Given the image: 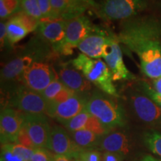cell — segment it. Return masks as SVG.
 I'll use <instances>...</instances> for the list:
<instances>
[{
    "label": "cell",
    "mask_w": 161,
    "mask_h": 161,
    "mask_svg": "<svg viewBox=\"0 0 161 161\" xmlns=\"http://www.w3.org/2000/svg\"><path fill=\"white\" fill-rule=\"evenodd\" d=\"M116 39L136 54L146 77H161V19L154 16L132 17L121 21Z\"/></svg>",
    "instance_id": "obj_1"
},
{
    "label": "cell",
    "mask_w": 161,
    "mask_h": 161,
    "mask_svg": "<svg viewBox=\"0 0 161 161\" xmlns=\"http://www.w3.org/2000/svg\"><path fill=\"white\" fill-rule=\"evenodd\" d=\"M118 99L96 88L90 96L86 109L107 129L122 128L127 124L126 114Z\"/></svg>",
    "instance_id": "obj_2"
},
{
    "label": "cell",
    "mask_w": 161,
    "mask_h": 161,
    "mask_svg": "<svg viewBox=\"0 0 161 161\" xmlns=\"http://www.w3.org/2000/svg\"><path fill=\"white\" fill-rule=\"evenodd\" d=\"M72 64L98 90L110 96L120 98L114 84L111 72L103 60L92 59L80 53L72 60Z\"/></svg>",
    "instance_id": "obj_3"
},
{
    "label": "cell",
    "mask_w": 161,
    "mask_h": 161,
    "mask_svg": "<svg viewBox=\"0 0 161 161\" xmlns=\"http://www.w3.org/2000/svg\"><path fill=\"white\" fill-rule=\"evenodd\" d=\"M149 3L150 0H100L94 11L104 20L123 21L138 16Z\"/></svg>",
    "instance_id": "obj_4"
},
{
    "label": "cell",
    "mask_w": 161,
    "mask_h": 161,
    "mask_svg": "<svg viewBox=\"0 0 161 161\" xmlns=\"http://www.w3.org/2000/svg\"><path fill=\"white\" fill-rule=\"evenodd\" d=\"M125 98L135 116L142 122L149 125L161 123V108L137 88L128 86Z\"/></svg>",
    "instance_id": "obj_5"
},
{
    "label": "cell",
    "mask_w": 161,
    "mask_h": 161,
    "mask_svg": "<svg viewBox=\"0 0 161 161\" xmlns=\"http://www.w3.org/2000/svg\"><path fill=\"white\" fill-rule=\"evenodd\" d=\"M11 93V108L25 114H46L47 113L48 102L40 92L21 84Z\"/></svg>",
    "instance_id": "obj_6"
},
{
    "label": "cell",
    "mask_w": 161,
    "mask_h": 161,
    "mask_svg": "<svg viewBox=\"0 0 161 161\" xmlns=\"http://www.w3.org/2000/svg\"><path fill=\"white\" fill-rule=\"evenodd\" d=\"M58 78L57 72L51 64L35 61L23 72L22 83L26 87L41 93Z\"/></svg>",
    "instance_id": "obj_7"
},
{
    "label": "cell",
    "mask_w": 161,
    "mask_h": 161,
    "mask_svg": "<svg viewBox=\"0 0 161 161\" xmlns=\"http://www.w3.org/2000/svg\"><path fill=\"white\" fill-rule=\"evenodd\" d=\"M91 94L75 92L73 96L61 103L49 104L46 115L64 125L86 108Z\"/></svg>",
    "instance_id": "obj_8"
},
{
    "label": "cell",
    "mask_w": 161,
    "mask_h": 161,
    "mask_svg": "<svg viewBox=\"0 0 161 161\" xmlns=\"http://www.w3.org/2000/svg\"><path fill=\"white\" fill-rule=\"evenodd\" d=\"M94 27L95 25H92L89 18L84 14L67 20L66 25L65 43L61 55H72L73 49L78 47L80 42L93 31Z\"/></svg>",
    "instance_id": "obj_9"
},
{
    "label": "cell",
    "mask_w": 161,
    "mask_h": 161,
    "mask_svg": "<svg viewBox=\"0 0 161 161\" xmlns=\"http://www.w3.org/2000/svg\"><path fill=\"white\" fill-rule=\"evenodd\" d=\"M119 43L115 37L113 38L104 46L103 58L111 72L114 81L118 80H131L135 79V76L127 69L123 61L122 52Z\"/></svg>",
    "instance_id": "obj_10"
},
{
    "label": "cell",
    "mask_w": 161,
    "mask_h": 161,
    "mask_svg": "<svg viewBox=\"0 0 161 161\" xmlns=\"http://www.w3.org/2000/svg\"><path fill=\"white\" fill-rule=\"evenodd\" d=\"M24 122V114L14 108H5L0 116L2 145L17 143V137Z\"/></svg>",
    "instance_id": "obj_11"
},
{
    "label": "cell",
    "mask_w": 161,
    "mask_h": 161,
    "mask_svg": "<svg viewBox=\"0 0 161 161\" xmlns=\"http://www.w3.org/2000/svg\"><path fill=\"white\" fill-rule=\"evenodd\" d=\"M23 126L27 130L35 149L46 148L51 127L45 114H24Z\"/></svg>",
    "instance_id": "obj_12"
},
{
    "label": "cell",
    "mask_w": 161,
    "mask_h": 161,
    "mask_svg": "<svg viewBox=\"0 0 161 161\" xmlns=\"http://www.w3.org/2000/svg\"><path fill=\"white\" fill-rule=\"evenodd\" d=\"M46 149L54 154L66 156L70 159L80 148L75 143L69 131L60 125L51 128Z\"/></svg>",
    "instance_id": "obj_13"
},
{
    "label": "cell",
    "mask_w": 161,
    "mask_h": 161,
    "mask_svg": "<svg viewBox=\"0 0 161 161\" xmlns=\"http://www.w3.org/2000/svg\"><path fill=\"white\" fill-rule=\"evenodd\" d=\"M111 32L95 26L93 31L80 42L78 49L80 52L92 59H100L103 57L104 46L115 37Z\"/></svg>",
    "instance_id": "obj_14"
},
{
    "label": "cell",
    "mask_w": 161,
    "mask_h": 161,
    "mask_svg": "<svg viewBox=\"0 0 161 161\" xmlns=\"http://www.w3.org/2000/svg\"><path fill=\"white\" fill-rule=\"evenodd\" d=\"M66 21L53 19L40 22L37 31L39 35L51 46L57 55H61L66 38Z\"/></svg>",
    "instance_id": "obj_15"
},
{
    "label": "cell",
    "mask_w": 161,
    "mask_h": 161,
    "mask_svg": "<svg viewBox=\"0 0 161 161\" xmlns=\"http://www.w3.org/2000/svg\"><path fill=\"white\" fill-rule=\"evenodd\" d=\"M58 77L60 81L72 91L80 93H90L91 83L71 63L60 64L58 66Z\"/></svg>",
    "instance_id": "obj_16"
},
{
    "label": "cell",
    "mask_w": 161,
    "mask_h": 161,
    "mask_svg": "<svg viewBox=\"0 0 161 161\" xmlns=\"http://www.w3.org/2000/svg\"><path fill=\"white\" fill-rule=\"evenodd\" d=\"M117 129L110 130L102 136L98 150L117 153L122 156H126L129 153L130 143L128 135Z\"/></svg>",
    "instance_id": "obj_17"
},
{
    "label": "cell",
    "mask_w": 161,
    "mask_h": 161,
    "mask_svg": "<svg viewBox=\"0 0 161 161\" xmlns=\"http://www.w3.org/2000/svg\"><path fill=\"white\" fill-rule=\"evenodd\" d=\"M72 140L80 149L97 150L102 136L89 130L82 129L69 133Z\"/></svg>",
    "instance_id": "obj_18"
},
{
    "label": "cell",
    "mask_w": 161,
    "mask_h": 161,
    "mask_svg": "<svg viewBox=\"0 0 161 161\" xmlns=\"http://www.w3.org/2000/svg\"><path fill=\"white\" fill-rule=\"evenodd\" d=\"M29 32L20 23L16 16L12 17L7 22V42L6 45L13 46L27 36Z\"/></svg>",
    "instance_id": "obj_19"
},
{
    "label": "cell",
    "mask_w": 161,
    "mask_h": 161,
    "mask_svg": "<svg viewBox=\"0 0 161 161\" xmlns=\"http://www.w3.org/2000/svg\"><path fill=\"white\" fill-rule=\"evenodd\" d=\"M92 115L86 110L85 108L83 111L75 116L71 119L64 123L63 125L66 130L70 132H74L76 130L85 129V127L87 124L88 120L90 119Z\"/></svg>",
    "instance_id": "obj_20"
},
{
    "label": "cell",
    "mask_w": 161,
    "mask_h": 161,
    "mask_svg": "<svg viewBox=\"0 0 161 161\" xmlns=\"http://www.w3.org/2000/svg\"><path fill=\"white\" fill-rule=\"evenodd\" d=\"M21 11V0H0V17L5 19Z\"/></svg>",
    "instance_id": "obj_21"
},
{
    "label": "cell",
    "mask_w": 161,
    "mask_h": 161,
    "mask_svg": "<svg viewBox=\"0 0 161 161\" xmlns=\"http://www.w3.org/2000/svg\"><path fill=\"white\" fill-rule=\"evenodd\" d=\"M144 142L151 152L161 157V133L155 130L144 134Z\"/></svg>",
    "instance_id": "obj_22"
},
{
    "label": "cell",
    "mask_w": 161,
    "mask_h": 161,
    "mask_svg": "<svg viewBox=\"0 0 161 161\" xmlns=\"http://www.w3.org/2000/svg\"><path fill=\"white\" fill-rule=\"evenodd\" d=\"M66 86L60 81L59 78H56L54 80L51 84H49L43 92H41V95L43 96L44 98L48 102H52L56 98L60 92H62L65 89Z\"/></svg>",
    "instance_id": "obj_23"
},
{
    "label": "cell",
    "mask_w": 161,
    "mask_h": 161,
    "mask_svg": "<svg viewBox=\"0 0 161 161\" xmlns=\"http://www.w3.org/2000/svg\"><path fill=\"white\" fill-rule=\"evenodd\" d=\"M19 20L20 23L23 24L24 27L29 31V32H33L37 30L40 24V20L31 17V16L27 14L25 12L21 11L14 14Z\"/></svg>",
    "instance_id": "obj_24"
},
{
    "label": "cell",
    "mask_w": 161,
    "mask_h": 161,
    "mask_svg": "<svg viewBox=\"0 0 161 161\" xmlns=\"http://www.w3.org/2000/svg\"><path fill=\"white\" fill-rule=\"evenodd\" d=\"M21 9L27 14L36 19L41 20L43 18L37 0H21Z\"/></svg>",
    "instance_id": "obj_25"
},
{
    "label": "cell",
    "mask_w": 161,
    "mask_h": 161,
    "mask_svg": "<svg viewBox=\"0 0 161 161\" xmlns=\"http://www.w3.org/2000/svg\"><path fill=\"white\" fill-rule=\"evenodd\" d=\"M136 88L140 90L141 92L149 97L153 102H154L158 105L161 108V95L158 93L153 87L150 85L146 80H139L137 81V86Z\"/></svg>",
    "instance_id": "obj_26"
},
{
    "label": "cell",
    "mask_w": 161,
    "mask_h": 161,
    "mask_svg": "<svg viewBox=\"0 0 161 161\" xmlns=\"http://www.w3.org/2000/svg\"><path fill=\"white\" fill-rule=\"evenodd\" d=\"M74 161H102V154L97 150L80 149L74 154Z\"/></svg>",
    "instance_id": "obj_27"
},
{
    "label": "cell",
    "mask_w": 161,
    "mask_h": 161,
    "mask_svg": "<svg viewBox=\"0 0 161 161\" xmlns=\"http://www.w3.org/2000/svg\"><path fill=\"white\" fill-rule=\"evenodd\" d=\"M8 145L12 151H14L16 154H17L18 155L21 157L25 161L31 160V157L35 150L18 143H9Z\"/></svg>",
    "instance_id": "obj_28"
},
{
    "label": "cell",
    "mask_w": 161,
    "mask_h": 161,
    "mask_svg": "<svg viewBox=\"0 0 161 161\" xmlns=\"http://www.w3.org/2000/svg\"><path fill=\"white\" fill-rule=\"evenodd\" d=\"M0 161H25L21 157L12 151L8 144H3L1 146Z\"/></svg>",
    "instance_id": "obj_29"
},
{
    "label": "cell",
    "mask_w": 161,
    "mask_h": 161,
    "mask_svg": "<svg viewBox=\"0 0 161 161\" xmlns=\"http://www.w3.org/2000/svg\"><path fill=\"white\" fill-rule=\"evenodd\" d=\"M37 2L42 17H43L40 22L53 20L52 19V8L50 0H37Z\"/></svg>",
    "instance_id": "obj_30"
},
{
    "label": "cell",
    "mask_w": 161,
    "mask_h": 161,
    "mask_svg": "<svg viewBox=\"0 0 161 161\" xmlns=\"http://www.w3.org/2000/svg\"><path fill=\"white\" fill-rule=\"evenodd\" d=\"M54 154L46 148L35 149L30 161H53Z\"/></svg>",
    "instance_id": "obj_31"
},
{
    "label": "cell",
    "mask_w": 161,
    "mask_h": 161,
    "mask_svg": "<svg viewBox=\"0 0 161 161\" xmlns=\"http://www.w3.org/2000/svg\"><path fill=\"white\" fill-rule=\"evenodd\" d=\"M17 143L23 145V146H25L26 147H28V148H32V149H35V147L34 146L33 142H32L31 138H30L29 134H28L27 130H26L25 127L23 126V125L21 130H20L19 135H18Z\"/></svg>",
    "instance_id": "obj_32"
},
{
    "label": "cell",
    "mask_w": 161,
    "mask_h": 161,
    "mask_svg": "<svg viewBox=\"0 0 161 161\" xmlns=\"http://www.w3.org/2000/svg\"><path fill=\"white\" fill-rule=\"evenodd\" d=\"M123 158L117 153L104 152L102 154V161H123Z\"/></svg>",
    "instance_id": "obj_33"
},
{
    "label": "cell",
    "mask_w": 161,
    "mask_h": 161,
    "mask_svg": "<svg viewBox=\"0 0 161 161\" xmlns=\"http://www.w3.org/2000/svg\"><path fill=\"white\" fill-rule=\"evenodd\" d=\"M7 42V23L1 21L0 23V43H1V50L6 45Z\"/></svg>",
    "instance_id": "obj_34"
},
{
    "label": "cell",
    "mask_w": 161,
    "mask_h": 161,
    "mask_svg": "<svg viewBox=\"0 0 161 161\" xmlns=\"http://www.w3.org/2000/svg\"><path fill=\"white\" fill-rule=\"evenodd\" d=\"M75 4L86 8V9L90 8L95 11L97 8V3H96L94 0H72Z\"/></svg>",
    "instance_id": "obj_35"
},
{
    "label": "cell",
    "mask_w": 161,
    "mask_h": 161,
    "mask_svg": "<svg viewBox=\"0 0 161 161\" xmlns=\"http://www.w3.org/2000/svg\"><path fill=\"white\" fill-rule=\"evenodd\" d=\"M153 89L161 95V77L153 80Z\"/></svg>",
    "instance_id": "obj_36"
},
{
    "label": "cell",
    "mask_w": 161,
    "mask_h": 161,
    "mask_svg": "<svg viewBox=\"0 0 161 161\" xmlns=\"http://www.w3.org/2000/svg\"><path fill=\"white\" fill-rule=\"evenodd\" d=\"M53 161H74L72 159L66 156L58 155V154H54L53 155Z\"/></svg>",
    "instance_id": "obj_37"
},
{
    "label": "cell",
    "mask_w": 161,
    "mask_h": 161,
    "mask_svg": "<svg viewBox=\"0 0 161 161\" xmlns=\"http://www.w3.org/2000/svg\"><path fill=\"white\" fill-rule=\"evenodd\" d=\"M141 161H161V159L156 158L152 155H146L141 160Z\"/></svg>",
    "instance_id": "obj_38"
}]
</instances>
